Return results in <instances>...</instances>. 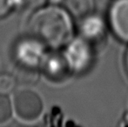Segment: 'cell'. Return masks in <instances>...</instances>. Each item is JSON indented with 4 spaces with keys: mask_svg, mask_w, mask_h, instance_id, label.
I'll list each match as a JSON object with an SVG mask.
<instances>
[{
    "mask_svg": "<svg viewBox=\"0 0 128 127\" xmlns=\"http://www.w3.org/2000/svg\"><path fill=\"white\" fill-rule=\"evenodd\" d=\"M28 27L32 37L56 49L67 44L73 34L70 13L58 6L40 8L30 19Z\"/></svg>",
    "mask_w": 128,
    "mask_h": 127,
    "instance_id": "cell-1",
    "label": "cell"
},
{
    "mask_svg": "<svg viewBox=\"0 0 128 127\" xmlns=\"http://www.w3.org/2000/svg\"><path fill=\"white\" fill-rule=\"evenodd\" d=\"M14 77L16 78L18 82L24 84V85L35 84L38 80V68L26 67V66H22L17 64V66L15 68Z\"/></svg>",
    "mask_w": 128,
    "mask_h": 127,
    "instance_id": "cell-9",
    "label": "cell"
},
{
    "mask_svg": "<svg viewBox=\"0 0 128 127\" xmlns=\"http://www.w3.org/2000/svg\"><path fill=\"white\" fill-rule=\"evenodd\" d=\"M125 64H126V71H127V74H128V51L126 53V56Z\"/></svg>",
    "mask_w": 128,
    "mask_h": 127,
    "instance_id": "cell-14",
    "label": "cell"
},
{
    "mask_svg": "<svg viewBox=\"0 0 128 127\" xmlns=\"http://www.w3.org/2000/svg\"><path fill=\"white\" fill-rule=\"evenodd\" d=\"M17 83L18 81L14 75H0V94L7 95V94L12 93L15 90Z\"/></svg>",
    "mask_w": 128,
    "mask_h": 127,
    "instance_id": "cell-10",
    "label": "cell"
},
{
    "mask_svg": "<svg viewBox=\"0 0 128 127\" xmlns=\"http://www.w3.org/2000/svg\"><path fill=\"white\" fill-rule=\"evenodd\" d=\"M106 23L100 16L91 13L83 17L80 24V33L82 37L89 42L100 41L106 34Z\"/></svg>",
    "mask_w": 128,
    "mask_h": 127,
    "instance_id": "cell-7",
    "label": "cell"
},
{
    "mask_svg": "<svg viewBox=\"0 0 128 127\" xmlns=\"http://www.w3.org/2000/svg\"><path fill=\"white\" fill-rule=\"evenodd\" d=\"M13 108L17 116L24 121H34L43 112V101L37 92L22 89L14 94Z\"/></svg>",
    "mask_w": 128,
    "mask_h": 127,
    "instance_id": "cell-2",
    "label": "cell"
},
{
    "mask_svg": "<svg viewBox=\"0 0 128 127\" xmlns=\"http://www.w3.org/2000/svg\"><path fill=\"white\" fill-rule=\"evenodd\" d=\"M44 55V44L33 37L23 39L16 46L15 58L18 65L38 68Z\"/></svg>",
    "mask_w": 128,
    "mask_h": 127,
    "instance_id": "cell-4",
    "label": "cell"
},
{
    "mask_svg": "<svg viewBox=\"0 0 128 127\" xmlns=\"http://www.w3.org/2000/svg\"><path fill=\"white\" fill-rule=\"evenodd\" d=\"M63 3L70 15L82 18L92 13L94 9L93 0H63Z\"/></svg>",
    "mask_w": 128,
    "mask_h": 127,
    "instance_id": "cell-8",
    "label": "cell"
},
{
    "mask_svg": "<svg viewBox=\"0 0 128 127\" xmlns=\"http://www.w3.org/2000/svg\"><path fill=\"white\" fill-rule=\"evenodd\" d=\"M15 3L26 10H37L44 6L47 0H14Z\"/></svg>",
    "mask_w": 128,
    "mask_h": 127,
    "instance_id": "cell-12",
    "label": "cell"
},
{
    "mask_svg": "<svg viewBox=\"0 0 128 127\" xmlns=\"http://www.w3.org/2000/svg\"><path fill=\"white\" fill-rule=\"evenodd\" d=\"M40 65L44 76L56 83L67 79L72 71L66 55L56 51L44 55Z\"/></svg>",
    "mask_w": 128,
    "mask_h": 127,
    "instance_id": "cell-5",
    "label": "cell"
},
{
    "mask_svg": "<svg viewBox=\"0 0 128 127\" xmlns=\"http://www.w3.org/2000/svg\"><path fill=\"white\" fill-rule=\"evenodd\" d=\"M14 3V0H0V19L4 18L10 14Z\"/></svg>",
    "mask_w": 128,
    "mask_h": 127,
    "instance_id": "cell-13",
    "label": "cell"
},
{
    "mask_svg": "<svg viewBox=\"0 0 128 127\" xmlns=\"http://www.w3.org/2000/svg\"><path fill=\"white\" fill-rule=\"evenodd\" d=\"M12 106L5 95L0 94V124L5 123L12 118Z\"/></svg>",
    "mask_w": 128,
    "mask_h": 127,
    "instance_id": "cell-11",
    "label": "cell"
},
{
    "mask_svg": "<svg viewBox=\"0 0 128 127\" xmlns=\"http://www.w3.org/2000/svg\"><path fill=\"white\" fill-rule=\"evenodd\" d=\"M110 27L120 40L128 43V0H115L108 14Z\"/></svg>",
    "mask_w": 128,
    "mask_h": 127,
    "instance_id": "cell-6",
    "label": "cell"
},
{
    "mask_svg": "<svg viewBox=\"0 0 128 127\" xmlns=\"http://www.w3.org/2000/svg\"><path fill=\"white\" fill-rule=\"evenodd\" d=\"M64 55L72 70L77 72H84L87 71L92 64L94 58L91 42L84 37L72 41Z\"/></svg>",
    "mask_w": 128,
    "mask_h": 127,
    "instance_id": "cell-3",
    "label": "cell"
}]
</instances>
